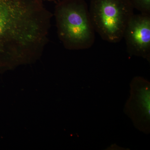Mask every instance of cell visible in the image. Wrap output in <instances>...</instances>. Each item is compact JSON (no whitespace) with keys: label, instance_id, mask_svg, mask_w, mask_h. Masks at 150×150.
Listing matches in <instances>:
<instances>
[{"label":"cell","instance_id":"1","mask_svg":"<svg viewBox=\"0 0 150 150\" xmlns=\"http://www.w3.org/2000/svg\"><path fill=\"white\" fill-rule=\"evenodd\" d=\"M43 0H0V73L40 58L53 14Z\"/></svg>","mask_w":150,"mask_h":150},{"label":"cell","instance_id":"2","mask_svg":"<svg viewBox=\"0 0 150 150\" xmlns=\"http://www.w3.org/2000/svg\"><path fill=\"white\" fill-rule=\"evenodd\" d=\"M57 34L66 49L81 50L91 48L95 30L85 0H61L54 11Z\"/></svg>","mask_w":150,"mask_h":150},{"label":"cell","instance_id":"3","mask_svg":"<svg viewBox=\"0 0 150 150\" xmlns=\"http://www.w3.org/2000/svg\"><path fill=\"white\" fill-rule=\"evenodd\" d=\"M134 8L129 0H91L89 12L93 25L103 40L120 42Z\"/></svg>","mask_w":150,"mask_h":150},{"label":"cell","instance_id":"4","mask_svg":"<svg viewBox=\"0 0 150 150\" xmlns=\"http://www.w3.org/2000/svg\"><path fill=\"white\" fill-rule=\"evenodd\" d=\"M131 56L150 59V14L133 15L126 26L123 38Z\"/></svg>","mask_w":150,"mask_h":150},{"label":"cell","instance_id":"5","mask_svg":"<svg viewBox=\"0 0 150 150\" xmlns=\"http://www.w3.org/2000/svg\"><path fill=\"white\" fill-rule=\"evenodd\" d=\"M131 98L128 105L132 112H129L136 124L145 128L149 125L150 119L149 83L142 77H137L132 81Z\"/></svg>","mask_w":150,"mask_h":150},{"label":"cell","instance_id":"6","mask_svg":"<svg viewBox=\"0 0 150 150\" xmlns=\"http://www.w3.org/2000/svg\"><path fill=\"white\" fill-rule=\"evenodd\" d=\"M134 8L141 13L150 14V0H129Z\"/></svg>","mask_w":150,"mask_h":150},{"label":"cell","instance_id":"7","mask_svg":"<svg viewBox=\"0 0 150 150\" xmlns=\"http://www.w3.org/2000/svg\"><path fill=\"white\" fill-rule=\"evenodd\" d=\"M45 1H56V0H43Z\"/></svg>","mask_w":150,"mask_h":150}]
</instances>
